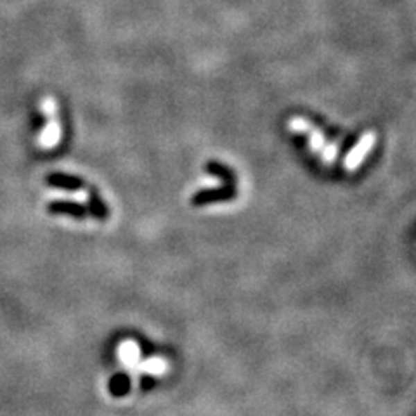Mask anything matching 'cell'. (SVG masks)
Listing matches in <instances>:
<instances>
[{"label":"cell","mask_w":416,"mask_h":416,"mask_svg":"<svg viewBox=\"0 0 416 416\" xmlns=\"http://www.w3.org/2000/svg\"><path fill=\"white\" fill-rule=\"evenodd\" d=\"M47 210L49 214H62L75 218H83L87 217V214H89V208L83 207V205L73 203V201H62V200L51 201V203L47 205Z\"/></svg>","instance_id":"1"},{"label":"cell","mask_w":416,"mask_h":416,"mask_svg":"<svg viewBox=\"0 0 416 416\" xmlns=\"http://www.w3.org/2000/svg\"><path fill=\"white\" fill-rule=\"evenodd\" d=\"M47 182L54 187H61V189H68V191H78L85 186V182H83L82 179H78V177L68 175V173H61V172L51 173V175L47 177Z\"/></svg>","instance_id":"2"},{"label":"cell","mask_w":416,"mask_h":416,"mask_svg":"<svg viewBox=\"0 0 416 416\" xmlns=\"http://www.w3.org/2000/svg\"><path fill=\"white\" fill-rule=\"evenodd\" d=\"M87 208H89L90 214H92L96 218H99V220H106V218L110 217V210H107V207L104 205V201L101 200L99 193H97L96 189H90L89 207Z\"/></svg>","instance_id":"3"},{"label":"cell","mask_w":416,"mask_h":416,"mask_svg":"<svg viewBox=\"0 0 416 416\" xmlns=\"http://www.w3.org/2000/svg\"><path fill=\"white\" fill-rule=\"evenodd\" d=\"M110 388L113 390L114 395H121L123 392H127V380H125L123 374L114 376V380L110 383Z\"/></svg>","instance_id":"4"},{"label":"cell","mask_w":416,"mask_h":416,"mask_svg":"<svg viewBox=\"0 0 416 416\" xmlns=\"http://www.w3.org/2000/svg\"><path fill=\"white\" fill-rule=\"evenodd\" d=\"M120 354L121 356L125 357V361H134L135 357L139 356V350H137V347L134 345V343H127V345H121V349H120Z\"/></svg>","instance_id":"5"}]
</instances>
